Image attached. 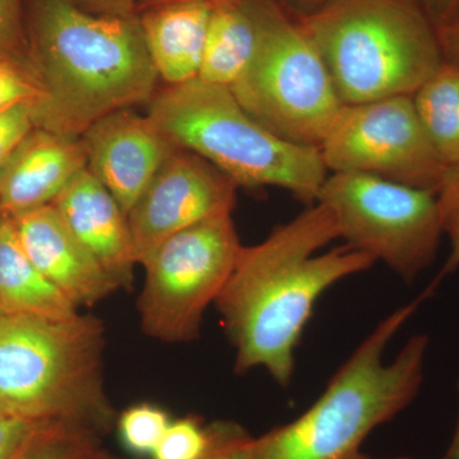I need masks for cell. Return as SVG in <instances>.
I'll return each instance as SVG.
<instances>
[{"instance_id": "cell-4", "label": "cell", "mask_w": 459, "mask_h": 459, "mask_svg": "<svg viewBox=\"0 0 459 459\" xmlns=\"http://www.w3.org/2000/svg\"><path fill=\"white\" fill-rule=\"evenodd\" d=\"M294 18L343 105L412 96L446 62L418 0H325Z\"/></svg>"}, {"instance_id": "cell-19", "label": "cell", "mask_w": 459, "mask_h": 459, "mask_svg": "<svg viewBox=\"0 0 459 459\" xmlns=\"http://www.w3.org/2000/svg\"><path fill=\"white\" fill-rule=\"evenodd\" d=\"M412 100L420 122L451 179L459 174V65L446 60L413 93Z\"/></svg>"}, {"instance_id": "cell-6", "label": "cell", "mask_w": 459, "mask_h": 459, "mask_svg": "<svg viewBox=\"0 0 459 459\" xmlns=\"http://www.w3.org/2000/svg\"><path fill=\"white\" fill-rule=\"evenodd\" d=\"M147 117L172 144L197 153L238 186H277L312 205L328 177L319 148L291 143L247 113L228 87L195 78L156 93Z\"/></svg>"}, {"instance_id": "cell-31", "label": "cell", "mask_w": 459, "mask_h": 459, "mask_svg": "<svg viewBox=\"0 0 459 459\" xmlns=\"http://www.w3.org/2000/svg\"><path fill=\"white\" fill-rule=\"evenodd\" d=\"M437 33L446 62L459 65V14Z\"/></svg>"}, {"instance_id": "cell-17", "label": "cell", "mask_w": 459, "mask_h": 459, "mask_svg": "<svg viewBox=\"0 0 459 459\" xmlns=\"http://www.w3.org/2000/svg\"><path fill=\"white\" fill-rule=\"evenodd\" d=\"M0 310L4 316L68 319L74 307L27 256L13 219L0 214Z\"/></svg>"}, {"instance_id": "cell-21", "label": "cell", "mask_w": 459, "mask_h": 459, "mask_svg": "<svg viewBox=\"0 0 459 459\" xmlns=\"http://www.w3.org/2000/svg\"><path fill=\"white\" fill-rule=\"evenodd\" d=\"M170 424L164 410L142 403L124 411L117 420V430L128 451L134 455H152Z\"/></svg>"}, {"instance_id": "cell-23", "label": "cell", "mask_w": 459, "mask_h": 459, "mask_svg": "<svg viewBox=\"0 0 459 459\" xmlns=\"http://www.w3.org/2000/svg\"><path fill=\"white\" fill-rule=\"evenodd\" d=\"M41 98V86L31 66L0 57V111L21 102L35 105Z\"/></svg>"}, {"instance_id": "cell-10", "label": "cell", "mask_w": 459, "mask_h": 459, "mask_svg": "<svg viewBox=\"0 0 459 459\" xmlns=\"http://www.w3.org/2000/svg\"><path fill=\"white\" fill-rule=\"evenodd\" d=\"M319 150L328 172L373 175L437 195L449 180L412 96L344 105Z\"/></svg>"}, {"instance_id": "cell-7", "label": "cell", "mask_w": 459, "mask_h": 459, "mask_svg": "<svg viewBox=\"0 0 459 459\" xmlns=\"http://www.w3.org/2000/svg\"><path fill=\"white\" fill-rule=\"evenodd\" d=\"M252 60L230 89L256 122L291 143L320 148L344 105L322 57L280 0H247Z\"/></svg>"}, {"instance_id": "cell-3", "label": "cell", "mask_w": 459, "mask_h": 459, "mask_svg": "<svg viewBox=\"0 0 459 459\" xmlns=\"http://www.w3.org/2000/svg\"><path fill=\"white\" fill-rule=\"evenodd\" d=\"M430 294L380 320L299 418L255 437V459H371L362 444L406 410L424 382L428 334L411 337L394 360L385 353Z\"/></svg>"}, {"instance_id": "cell-26", "label": "cell", "mask_w": 459, "mask_h": 459, "mask_svg": "<svg viewBox=\"0 0 459 459\" xmlns=\"http://www.w3.org/2000/svg\"><path fill=\"white\" fill-rule=\"evenodd\" d=\"M437 202L442 214L444 235L448 237L451 250L437 282L430 286L431 289L459 268V174L449 179L442 192L437 195Z\"/></svg>"}, {"instance_id": "cell-12", "label": "cell", "mask_w": 459, "mask_h": 459, "mask_svg": "<svg viewBox=\"0 0 459 459\" xmlns=\"http://www.w3.org/2000/svg\"><path fill=\"white\" fill-rule=\"evenodd\" d=\"M81 140L87 170L111 193L126 216L178 148L147 115L141 117L131 108L102 117Z\"/></svg>"}, {"instance_id": "cell-37", "label": "cell", "mask_w": 459, "mask_h": 459, "mask_svg": "<svg viewBox=\"0 0 459 459\" xmlns=\"http://www.w3.org/2000/svg\"><path fill=\"white\" fill-rule=\"evenodd\" d=\"M3 316H4V314H3L2 310H0V319H2Z\"/></svg>"}, {"instance_id": "cell-14", "label": "cell", "mask_w": 459, "mask_h": 459, "mask_svg": "<svg viewBox=\"0 0 459 459\" xmlns=\"http://www.w3.org/2000/svg\"><path fill=\"white\" fill-rule=\"evenodd\" d=\"M86 168L81 137L35 126L0 168V214L16 217L53 204Z\"/></svg>"}, {"instance_id": "cell-15", "label": "cell", "mask_w": 459, "mask_h": 459, "mask_svg": "<svg viewBox=\"0 0 459 459\" xmlns=\"http://www.w3.org/2000/svg\"><path fill=\"white\" fill-rule=\"evenodd\" d=\"M53 204L119 289H129L137 255L128 216L111 193L86 168Z\"/></svg>"}, {"instance_id": "cell-11", "label": "cell", "mask_w": 459, "mask_h": 459, "mask_svg": "<svg viewBox=\"0 0 459 459\" xmlns=\"http://www.w3.org/2000/svg\"><path fill=\"white\" fill-rule=\"evenodd\" d=\"M238 188L204 157L178 147L128 213L138 264L172 235L232 214Z\"/></svg>"}, {"instance_id": "cell-38", "label": "cell", "mask_w": 459, "mask_h": 459, "mask_svg": "<svg viewBox=\"0 0 459 459\" xmlns=\"http://www.w3.org/2000/svg\"><path fill=\"white\" fill-rule=\"evenodd\" d=\"M458 391H459V380H458Z\"/></svg>"}, {"instance_id": "cell-8", "label": "cell", "mask_w": 459, "mask_h": 459, "mask_svg": "<svg viewBox=\"0 0 459 459\" xmlns=\"http://www.w3.org/2000/svg\"><path fill=\"white\" fill-rule=\"evenodd\" d=\"M347 246L412 282L437 258L444 235L437 195L356 172H329L320 189Z\"/></svg>"}, {"instance_id": "cell-28", "label": "cell", "mask_w": 459, "mask_h": 459, "mask_svg": "<svg viewBox=\"0 0 459 459\" xmlns=\"http://www.w3.org/2000/svg\"><path fill=\"white\" fill-rule=\"evenodd\" d=\"M40 422L14 416L0 419V459H12Z\"/></svg>"}, {"instance_id": "cell-16", "label": "cell", "mask_w": 459, "mask_h": 459, "mask_svg": "<svg viewBox=\"0 0 459 459\" xmlns=\"http://www.w3.org/2000/svg\"><path fill=\"white\" fill-rule=\"evenodd\" d=\"M213 2L188 0L138 13L157 74L169 86L198 78Z\"/></svg>"}, {"instance_id": "cell-9", "label": "cell", "mask_w": 459, "mask_h": 459, "mask_svg": "<svg viewBox=\"0 0 459 459\" xmlns=\"http://www.w3.org/2000/svg\"><path fill=\"white\" fill-rule=\"evenodd\" d=\"M243 247L232 214L166 238L143 263L138 300L143 333L169 343L198 338L205 310L221 294Z\"/></svg>"}, {"instance_id": "cell-27", "label": "cell", "mask_w": 459, "mask_h": 459, "mask_svg": "<svg viewBox=\"0 0 459 459\" xmlns=\"http://www.w3.org/2000/svg\"><path fill=\"white\" fill-rule=\"evenodd\" d=\"M35 126L33 102H21L0 111V168Z\"/></svg>"}, {"instance_id": "cell-18", "label": "cell", "mask_w": 459, "mask_h": 459, "mask_svg": "<svg viewBox=\"0 0 459 459\" xmlns=\"http://www.w3.org/2000/svg\"><path fill=\"white\" fill-rule=\"evenodd\" d=\"M256 45L247 0H214L199 80L231 89L246 72Z\"/></svg>"}, {"instance_id": "cell-2", "label": "cell", "mask_w": 459, "mask_h": 459, "mask_svg": "<svg viewBox=\"0 0 459 459\" xmlns=\"http://www.w3.org/2000/svg\"><path fill=\"white\" fill-rule=\"evenodd\" d=\"M30 66L38 128L82 137L115 111L151 102L157 74L140 18L92 13L74 0H32Z\"/></svg>"}, {"instance_id": "cell-32", "label": "cell", "mask_w": 459, "mask_h": 459, "mask_svg": "<svg viewBox=\"0 0 459 459\" xmlns=\"http://www.w3.org/2000/svg\"><path fill=\"white\" fill-rule=\"evenodd\" d=\"M325 0H282L289 13L294 17L304 16L322 5Z\"/></svg>"}, {"instance_id": "cell-33", "label": "cell", "mask_w": 459, "mask_h": 459, "mask_svg": "<svg viewBox=\"0 0 459 459\" xmlns=\"http://www.w3.org/2000/svg\"><path fill=\"white\" fill-rule=\"evenodd\" d=\"M440 459H459V415L451 443Z\"/></svg>"}, {"instance_id": "cell-30", "label": "cell", "mask_w": 459, "mask_h": 459, "mask_svg": "<svg viewBox=\"0 0 459 459\" xmlns=\"http://www.w3.org/2000/svg\"><path fill=\"white\" fill-rule=\"evenodd\" d=\"M437 31L448 26L459 14V0H418Z\"/></svg>"}, {"instance_id": "cell-20", "label": "cell", "mask_w": 459, "mask_h": 459, "mask_svg": "<svg viewBox=\"0 0 459 459\" xmlns=\"http://www.w3.org/2000/svg\"><path fill=\"white\" fill-rule=\"evenodd\" d=\"M100 435L62 421H41L12 459H93Z\"/></svg>"}, {"instance_id": "cell-25", "label": "cell", "mask_w": 459, "mask_h": 459, "mask_svg": "<svg viewBox=\"0 0 459 459\" xmlns=\"http://www.w3.org/2000/svg\"><path fill=\"white\" fill-rule=\"evenodd\" d=\"M201 459H255V437L235 422H213L210 448Z\"/></svg>"}, {"instance_id": "cell-5", "label": "cell", "mask_w": 459, "mask_h": 459, "mask_svg": "<svg viewBox=\"0 0 459 459\" xmlns=\"http://www.w3.org/2000/svg\"><path fill=\"white\" fill-rule=\"evenodd\" d=\"M104 325L93 316L0 319V409L31 421H62L98 435L113 427L104 385Z\"/></svg>"}, {"instance_id": "cell-35", "label": "cell", "mask_w": 459, "mask_h": 459, "mask_svg": "<svg viewBox=\"0 0 459 459\" xmlns=\"http://www.w3.org/2000/svg\"><path fill=\"white\" fill-rule=\"evenodd\" d=\"M93 459H117V458L111 457V455H108L107 452H101V453H100L98 457L93 458Z\"/></svg>"}, {"instance_id": "cell-24", "label": "cell", "mask_w": 459, "mask_h": 459, "mask_svg": "<svg viewBox=\"0 0 459 459\" xmlns=\"http://www.w3.org/2000/svg\"><path fill=\"white\" fill-rule=\"evenodd\" d=\"M0 57L30 65V45L23 30L21 0H0Z\"/></svg>"}, {"instance_id": "cell-22", "label": "cell", "mask_w": 459, "mask_h": 459, "mask_svg": "<svg viewBox=\"0 0 459 459\" xmlns=\"http://www.w3.org/2000/svg\"><path fill=\"white\" fill-rule=\"evenodd\" d=\"M212 424L204 427L198 419L175 420L169 425L153 459H201L210 448Z\"/></svg>"}, {"instance_id": "cell-36", "label": "cell", "mask_w": 459, "mask_h": 459, "mask_svg": "<svg viewBox=\"0 0 459 459\" xmlns=\"http://www.w3.org/2000/svg\"><path fill=\"white\" fill-rule=\"evenodd\" d=\"M5 416H8L7 413H5L4 411L0 409V419L5 418Z\"/></svg>"}, {"instance_id": "cell-1", "label": "cell", "mask_w": 459, "mask_h": 459, "mask_svg": "<svg viewBox=\"0 0 459 459\" xmlns=\"http://www.w3.org/2000/svg\"><path fill=\"white\" fill-rule=\"evenodd\" d=\"M340 238L336 220L314 204L277 226L262 243L243 247L216 305L235 350V371L264 369L277 385H291L296 349L320 296L376 261Z\"/></svg>"}, {"instance_id": "cell-13", "label": "cell", "mask_w": 459, "mask_h": 459, "mask_svg": "<svg viewBox=\"0 0 459 459\" xmlns=\"http://www.w3.org/2000/svg\"><path fill=\"white\" fill-rule=\"evenodd\" d=\"M35 267L74 307H92L119 286L68 228L54 204L12 217Z\"/></svg>"}, {"instance_id": "cell-29", "label": "cell", "mask_w": 459, "mask_h": 459, "mask_svg": "<svg viewBox=\"0 0 459 459\" xmlns=\"http://www.w3.org/2000/svg\"><path fill=\"white\" fill-rule=\"evenodd\" d=\"M78 5L92 13L110 17L137 16L141 0H74Z\"/></svg>"}, {"instance_id": "cell-34", "label": "cell", "mask_w": 459, "mask_h": 459, "mask_svg": "<svg viewBox=\"0 0 459 459\" xmlns=\"http://www.w3.org/2000/svg\"><path fill=\"white\" fill-rule=\"evenodd\" d=\"M188 2V0H141L140 5H138V13L146 11V9L160 7V5L171 4V3ZM214 2V0H211Z\"/></svg>"}]
</instances>
